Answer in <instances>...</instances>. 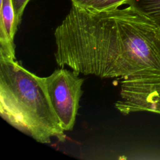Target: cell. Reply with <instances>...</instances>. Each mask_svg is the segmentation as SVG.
<instances>
[{
	"instance_id": "obj_1",
	"label": "cell",
	"mask_w": 160,
	"mask_h": 160,
	"mask_svg": "<svg viewBox=\"0 0 160 160\" xmlns=\"http://www.w3.org/2000/svg\"><path fill=\"white\" fill-rule=\"evenodd\" d=\"M54 38L61 68L160 88V28L131 6L96 12L72 4Z\"/></svg>"
},
{
	"instance_id": "obj_2",
	"label": "cell",
	"mask_w": 160,
	"mask_h": 160,
	"mask_svg": "<svg viewBox=\"0 0 160 160\" xmlns=\"http://www.w3.org/2000/svg\"><path fill=\"white\" fill-rule=\"evenodd\" d=\"M0 114L9 124L41 143L66 140L48 98L44 78L16 60L0 59Z\"/></svg>"
},
{
	"instance_id": "obj_3",
	"label": "cell",
	"mask_w": 160,
	"mask_h": 160,
	"mask_svg": "<svg viewBox=\"0 0 160 160\" xmlns=\"http://www.w3.org/2000/svg\"><path fill=\"white\" fill-rule=\"evenodd\" d=\"M83 82L78 74L63 68L44 78L50 102L64 131H71L74 126Z\"/></svg>"
},
{
	"instance_id": "obj_4",
	"label": "cell",
	"mask_w": 160,
	"mask_h": 160,
	"mask_svg": "<svg viewBox=\"0 0 160 160\" xmlns=\"http://www.w3.org/2000/svg\"><path fill=\"white\" fill-rule=\"evenodd\" d=\"M11 0H1L0 59L16 60L14 42L18 25Z\"/></svg>"
},
{
	"instance_id": "obj_5",
	"label": "cell",
	"mask_w": 160,
	"mask_h": 160,
	"mask_svg": "<svg viewBox=\"0 0 160 160\" xmlns=\"http://www.w3.org/2000/svg\"><path fill=\"white\" fill-rule=\"evenodd\" d=\"M127 4L152 20L160 28V0H129Z\"/></svg>"
},
{
	"instance_id": "obj_6",
	"label": "cell",
	"mask_w": 160,
	"mask_h": 160,
	"mask_svg": "<svg viewBox=\"0 0 160 160\" xmlns=\"http://www.w3.org/2000/svg\"><path fill=\"white\" fill-rule=\"evenodd\" d=\"M129 0H89L86 8L96 12H104L118 8L127 4Z\"/></svg>"
},
{
	"instance_id": "obj_7",
	"label": "cell",
	"mask_w": 160,
	"mask_h": 160,
	"mask_svg": "<svg viewBox=\"0 0 160 160\" xmlns=\"http://www.w3.org/2000/svg\"><path fill=\"white\" fill-rule=\"evenodd\" d=\"M14 9L16 18L19 24L21 21L22 16L28 3L31 0H11Z\"/></svg>"
},
{
	"instance_id": "obj_8",
	"label": "cell",
	"mask_w": 160,
	"mask_h": 160,
	"mask_svg": "<svg viewBox=\"0 0 160 160\" xmlns=\"http://www.w3.org/2000/svg\"><path fill=\"white\" fill-rule=\"evenodd\" d=\"M71 1L72 2V4L73 5L86 8L89 0H71Z\"/></svg>"
}]
</instances>
